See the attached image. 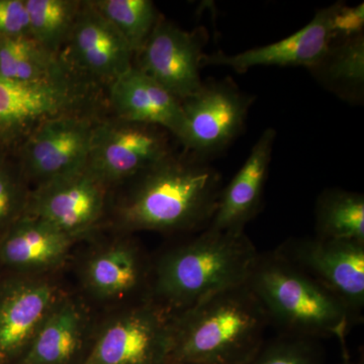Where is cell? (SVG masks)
Instances as JSON below:
<instances>
[{"mask_svg":"<svg viewBox=\"0 0 364 364\" xmlns=\"http://www.w3.org/2000/svg\"><path fill=\"white\" fill-rule=\"evenodd\" d=\"M117 210L127 231L205 230L221 195V176L205 160L170 154L136 176Z\"/></svg>","mask_w":364,"mask_h":364,"instance_id":"obj_1","label":"cell"},{"mask_svg":"<svg viewBox=\"0 0 364 364\" xmlns=\"http://www.w3.org/2000/svg\"><path fill=\"white\" fill-rule=\"evenodd\" d=\"M258 256L245 232L205 228L151 265L148 298L168 315L181 312L213 294L246 284Z\"/></svg>","mask_w":364,"mask_h":364,"instance_id":"obj_2","label":"cell"},{"mask_svg":"<svg viewBox=\"0 0 364 364\" xmlns=\"http://www.w3.org/2000/svg\"><path fill=\"white\" fill-rule=\"evenodd\" d=\"M267 313L247 284L169 315V363L246 364L264 344Z\"/></svg>","mask_w":364,"mask_h":364,"instance_id":"obj_3","label":"cell"},{"mask_svg":"<svg viewBox=\"0 0 364 364\" xmlns=\"http://www.w3.org/2000/svg\"><path fill=\"white\" fill-rule=\"evenodd\" d=\"M267 313L269 324L282 335L318 340L335 337L343 363L350 364L346 336L354 323L348 309L277 251L260 254L247 280Z\"/></svg>","mask_w":364,"mask_h":364,"instance_id":"obj_4","label":"cell"},{"mask_svg":"<svg viewBox=\"0 0 364 364\" xmlns=\"http://www.w3.org/2000/svg\"><path fill=\"white\" fill-rule=\"evenodd\" d=\"M170 348L169 315L145 299L102 328L83 364H168Z\"/></svg>","mask_w":364,"mask_h":364,"instance_id":"obj_5","label":"cell"},{"mask_svg":"<svg viewBox=\"0 0 364 364\" xmlns=\"http://www.w3.org/2000/svg\"><path fill=\"white\" fill-rule=\"evenodd\" d=\"M280 256L339 299L354 320L364 306V243L315 238L289 239Z\"/></svg>","mask_w":364,"mask_h":364,"instance_id":"obj_6","label":"cell"},{"mask_svg":"<svg viewBox=\"0 0 364 364\" xmlns=\"http://www.w3.org/2000/svg\"><path fill=\"white\" fill-rule=\"evenodd\" d=\"M181 104L184 129L179 141L191 155L207 161L241 133L252 98L232 81L224 80L203 85Z\"/></svg>","mask_w":364,"mask_h":364,"instance_id":"obj_7","label":"cell"},{"mask_svg":"<svg viewBox=\"0 0 364 364\" xmlns=\"http://www.w3.org/2000/svg\"><path fill=\"white\" fill-rule=\"evenodd\" d=\"M167 133L119 119L97 123L87 167L107 186L135 178L171 154Z\"/></svg>","mask_w":364,"mask_h":364,"instance_id":"obj_8","label":"cell"},{"mask_svg":"<svg viewBox=\"0 0 364 364\" xmlns=\"http://www.w3.org/2000/svg\"><path fill=\"white\" fill-rule=\"evenodd\" d=\"M95 126L75 112L33 127L21 149L20 166L26 181L39 186L86 166Z\"/></svg>","mask_w":364,"mask_h":364,"instance_id":"obj_9","label":"cell"},{"mask_svg":"<svg viewBox=\"0 0 364 364\" xmlns=\"http://www.w3.org/2000/svg\"><path fill=\"white\" fill-rule=\"evenodd\" d=\"M109 186L87 167L37 186L25 215L75 238L102 218Z\"/></svg>","mask_w":364,"mask_h":364,"instance_id":"obj_10","label":"cell"},{"mask_svg":"<svg viewBox=\"0 0 364 364\" xmlns=\"http://www.w3.org/2000/svg\"><path fill=\"white\" fill-rule=\"evenodd\" d=\"M205 33L186 32L158 18L142 49L136 53L140 69L149 77L183 102L202 88V68Z\"/></svg>","mask_w":364,"mask_h":364,"instance_id":"obj_11","label":"cell"},{"mask_svg":"<svg viewBox=\"0 0 364 364\" xmlns=\"http://www.w3.org/2000/svg\"><path fill=\"white\" fill-rule=\"evenodd\" d=\"M66 45L64 63L92 78L112 83L133 66L130 46L91 1L81 2Z\"/></svg>","mask_w":364,"mask_h":364,"instance_id":"obj_12","label":"cell"},{"mask_svg":"<svg viewBox=\"0 0 364 364\" xmlns=\"http://www.w3.org/2000/svg\"><path fill=\"white\" fill-rule=\"evenodd\" d=\"M333 6L321 9L298 32L272 44L234 55H205L203 66H227L243 73L255 66H301L312 69L324 58L335 38L331 30Z\"/></svg>","mask_w":364,"mask_h":364,"instance_id":"obj_13","label":"cell"},{"mask_svg":"<svg viewBox=\"0 0 364 364\" xmlns=\"http://www.w3.org/2000/svg\"><path fill=\"white\" fill-rule=\"evenodd\" d=\"M49 282L23 280L0 291V364L20 363L58 301Z\"/></svg>","mask_w":364,"mask_h":364,"instance_id":"obj_14","label":"cell"},{"mask_svg":"<svg viewBox=\"0 0 364 364\" xmlns=\"http://www.w3.org/2000/svg\"><path fill=\"white\" fill-rule=\"evenodd\" d=\"M81 95L72 77L38 83L0 77V132L32 130L45 119L75 114Z\"/></svg>","mask_w":364,"mask_h":364,"instance_id":"obj_15","label":"cell"},{"mask_svg":"<svg viewBox=\"0 0 364 364\" xmlns=\"http://www.w3.org/2000/svg\"><path fill=\"white\" fill-rule=\"evenodd\" d=\"M109 85V102L117 119L159 127L178 140L181 138V102L154 79L133 65Z\"/></svg>","mask_w":364,"mask_h":364,"instance_id":"obj_16","label":"cell"},{"mask_svg":"<svg viewBox=\"0 0 364 364\" xmlns=\"http://www.w3.org/2000/svg\"><path fill=\"white\" fill-rule=\"evenodd\" d=\"M277 133L263 132L240 170L222 188L214 217L208 228L220 231H244L246 224L259 212L265 182L272 162Z\"/></svg>","mask_w":364,"mask_h":364,"instance_id":"obj_17","label":"cell"},{"mask_svg":"<svg viewBox=\"0 0 364 364\" xmlns=\"http://www.w3.org/2000/svg\"><path fill=\"white\" fill-rule=\"evenodd\" d=\"M82 306L58 299L18 364H83L90 351Z\"/></svg>","mask_w":364,"mask_h":364,"instance_id":"obj_18","label":"cell"},{"mask_svg":"<svg viewBox=\"0 0 364 364\" xmlns=\"http://www.w3.org/2000/svg\"><path fill=\"white\" fill-rule=\"evenodd\" d=\"M151 265L131 242H119L93 254L86 262V286L98 299H119L146 287L149 293Z\"/></svg>","mask_w":364,"mask_h":364,"instance_id":"obj_19","label":"cell"},{"mask_svg":"<svg viewBox=\"0 0 364 364\" xmlns=\"http://www.w3.org/2000/svg\"><path fill=\"white\" fill-rule=\"evenodd\" d=\"M74 239L23 215L6 230L0 242V258L18 269H47L64 259Z\"/></svg>","mask_w":364,"mask_h":364,"instance_id":"obj_20","label":"cell"},{"mask_svg":"<svg viewBox=\"0 0 364 364\" xmlns=\"http://www.w3.org/2000/svg\"><path fill=\"white\" fill-rule=\"evenodd\" d=\"M70 68L28 36L0 37V77L20 83L71 77Z\"/></svg>","mask_w":364,"mask_h":364,"instance_id":"obj_21","label":"cell"},{"mask_svg":"<svg viewBox=\"0 0 364 364\" xmlns=\"http://www.w3.org/2000/svg\"><path fill=\"white\" fill-rule=\"evenodd\" d=\"M311 71L322 85L344 100H360L364 87L363 33L334 41L324 58Z\"/></svg>","mask_w":364,"mask_h":364,"instance_id":"obj_22","label":"cell"},{"mask_svg":"<svg viewBox=\"0 0 364 364\" xmlns=\"http://www.w3.org/2000/svg\"><path fill=\"white\" fill-rule=\"evenodd\" d=\"M316 234L318 238L364 243L363 195L329 189L316 205Z\"/></svg>","mask_w":364,"mask_h":364,"instance_id":"obj_23","label":"cell"},{"mask_svg":"<svg viewBox=\"0 0 364 364\" xmlns=\"http://www.w3.org/2000/svg\"><path fill=\"white\" fill-rule=\"evenodd\" d=\"M31 38L52 54L59 56L75 23L81 1L26 0Z\"/></svg>","mask_w":364,"mask_h":364,"instance_id":"obj_24","label":"cell"},{"mask_svg":"<svg viewBox=\"0 0 364 364\" xmlns=\"http://www.w3.org/2000/svg\"><path fill=\"white\" fill-rule=\"evenodd\" d=\"M91 4L123 36L134 54L142 49L159 18L150 0H95Z\"/></svg>","mask_w":364,"mask_h":364,"instance_id":"obj_25","label":"cell"},{"mask_svg":"<svg viewBox=\"0 0 364 364\" xmlns=\"http://www.w3.org/2000/svg\"><path fill=\"white\" fill-rule=\"evenodd\" d=\"M246 364H323V354L317 340L280 335L265 341Z\"/></svg>","mask_w":364,"mask_h":364,"instance_id":"obj_26","label":"cell"},{"mask_svg":"<svg viewBox=\"0 0 364 364\" xmlns=\"http://www.w3.org/2000/svg\"><path fill=\"white\" fill-rule=\"evenodd\" d=\"M25 181L21 166L14 169L6 162L0 166V230L9 229L25 215L30 196Z\"/></svg>","mask_w":364,"mask_h":364,"instance_id":"obj_27","label":"cell"},{"mask_svg":"<svg viewBox=\"0 0 364 364\" xmlns=\"http://www.w3.org/2000/svg\"><path fill=\"white\" fill-rule=\"evenodd\" d=\"M31 37L26 0H0V37Z\"/></svg>","mask_w":364,"mask_h":364,"instance_id":"obj_28","label":"cell"},{"mask_svg":"<svg viewBox=\"0 0 364 364\" xmlns=\"http://www.w3.org/2000/svg\"><path fill=\"white\" fill-rule=\"evenodd\" d=\"M363 26V4L353 7L333 4L331 30L335 40L360 35Z\"/></svg>","mask_w":364,"mask_h":364,"instance_id":"obj_29","label":"cell"},{"mask_svg":"<svg viewBox=\"0 0 364 364\" xmlns=\"http://www.w3.org/2000/svg\"><path fill=\"white\" fill-rule=\"evenodd\" d=\"M4 134L6 133L0 132V166H1L4 163H6V146Z\"/></svg>","mask_w":364,"mask_h":364,"instance_id":"obj_30","label":"cell"},{"mask_svg":"<svg viewBox=\"0 0 364 364\" xmlns=\"http://www.w3.org/2000/svg\"><path fill=\"white\" fill-rule=\"evenodd\" d=\"M168 364H202V363H188V361H181V363H170Z\"/></svg>","mask_w":364,"mask_h":364,"instance_id":"obj_31","label":"cell"}]
</instances>
